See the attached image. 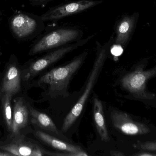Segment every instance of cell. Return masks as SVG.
<instances>
[{
	"instance_id": "obj_1",
	"label": "cell",
	"mask_w": 156,
	"mask_h": 156,
	"mask_svg": "<svg viewBox=\"0 0 156 156\" xmlns=\"http://www.w3.org/2000/svg\"><path fill=\"white\" fill-rule=\"evenodd\" d=\"M114 41V37L113 34L104 45H102L101 44L97 42L96 58L92 70L87 78L85 87L77 102L64 120L62 128V132L63 133H66L70 129L83 111L89 97L101 74L109 50L113 45Z\"/></svg>"
},
{
	"instance_id": "obj_2",
	"label": "cell",
	"mask_w": 156,
	"mask_h": 156,
	"mask_svg": "<svg viewBox=\"0 0 156 156\" xmlns=\"http://www.w3.org/2000/svg\"><path fill=\"white\" fill-rule=\"evenodd\" d=\"M87 54V51H84L68 63L45 73L39 78L38 84L48 85V94L53 98L59 96L67 97L69 96L68 89L70 81L83 65Z\"/></svg>"
},
{
	"instance_id": "obj_3",
	"label": "cell",
	"mask_w": 156,
	"mask_h": 156,
	"mask_svg": "<svg viewBox=\"0 0 156 156\" xmlns=\"http://www.w3.org/2000/svg\"><path fill=\"white\" fill-rule=\"evenodd\" d=\"M83 33L75 27L47 29L36 38L29 51L30 56L59 48L82 39Z\"/></svg>"
},
{
	"instance_id": "obj_4",
	"label": "cell",
	"mask_w": 156,
	"mask_h": 156,
	"mask_svg": "<svg viewBox=\"0 0 156 156\" xmlns=\"http://www.w3.org/2000/svg\"><path fill=\"white\" fill-rule=\"evenodd\" d=\"M148 59L145 58L134 66L132 71L125 75L120 81L121 86L134 98L141 100H152L154 94L147 91V82L156 75V67L146 70Z\"/></svg>"
},
{
	"instance_id": "obj_5",
	"label": "cell",
	"mask_w": 156,
	"mask_h": 156,
	"mask_svg": "<svg viewBox=\"0 0 156 156\" xmlns=\"http://www.w3.org/2000/svg\"><path fill=\"white\" fill-rule=\"evenodd\" d=\"M9 24L12 36L19 41L33 40L45 29L41 16L22 11L15 12L9 18Z\"/></svg>"
},
{
	"instance_id": "obj_6",
	"label": "cell",
	"mask_w": 156,
	"mask_h": 156,
	"mask_svg": "<svg viewBox=\"0 0 156 156\" xmlns=\"http://www.w3.org/2000/svg\"><path fill=\"white\" fill-rule=\"evenodd\" d=\"M94 37V35H92L85 39L66 44L53 49L40 58L31 60L28 63L27 67L22 71L23 79L25 81L33 79L62 59L67 54L86 44Z\"/></svg>"
},
{
	"instance_id": "obj_7",
	"label": "cell",
	"mask_w": 156,
	"mask_h": 156,
	"mask_svg": "<svg viewBox=\"0 0 156 156\" xmlns=\"http://www.w3.org/2000/svg\"><path fill=\"white\" fill-rule=\"evenodd\" d=\"M9 142L0 144V149L13 154L14 156H72L71 152H58L50 151L30 139L23 135L12 136Z\"/></svg>"
},
{
	"instance_id": "obj_8",
	"label": "cell",
	"mask_w": 156,
	"mask_h": 156,
	"mask_svg": "<svg viewBox=\"0 0 156 156\" xmlns=\"http://www.w3.org/2000/svg\"><path fill=\"white\" fill-rule=\"evenodd\" d=\"M103 2V0H78L51 8L41 16L44 22L56 21L87 10Z\"/></svg>"
},
{
	"instance_id": "obj_9",
	"label": "cell",
	"mask_w": 156,
	"mask_h": 156,
	"mask_svg": "<svg viewBox=\"0 0 156 156\" xmlns=\"http://www.w3.org/2000/svg\"><path fill=\"white\" fill-rule=\"evenodd\" d=\"M21 70L16 56L11 55L0 87V96L5 93H11L14 95L20 91L22 78Z\"/></svg>"
},
{
	"instance_id": "obj_10",
	"label": "cell",
	"mask_w": 156,
	"mask_h": 156,
	"mask_svg": "<svg viewBox=\"0 0 156 156\" xmlns=\"http://www.w3.org/2000/svg\"><path fill=\"white\" fill-rule=\"evenodd\" d=\"M113 126L122 133L129 136L143 135L150 132L148 126L133 120L131 117L125 112L113 110L110 114Z\"/></svg>"
},
{
	"instance_id": "obj_11",
	"label": "cell",
	"mask_w": 156,
	"mask_h": 156,
	"mask_svg": "<svg viewBox=\"0 0 156 156\" xmlns=\"http://www.w3.org/2000/svg\"><path fill=\"white\" fill-rule=\"evenodd\" d=\"M139 14L135 12L131 14L122 15L115 23L113 45L125 48L129 43L134 34L138 20Z\"/></svg>"
},
{
	"instance_id": "obj_12",
	"label": "cell",
	"mask_w": 156,
	"mask_h": 156,
	"mask_svg": "<svg viewBox=\"0 0 156 156\" xmlns=\"http://www.w3.org/2000/svg\"><path fill=\"white\" fill-rule=\"evenodd\" d=\"M34 135L39 140L55 149L65 152L77 153L79 156H88V154L79 146L62 141L41 130H36Z\"/></svg>"
},
{
	"instance_id": "obj_13",
	"label": "cell",
	"mask_w": 156,
	"mask_h": 156,
	"mask_svg": "<svg viewBox=\"0 0 156 156\" xmlns=\"http://www.w3.org/2000/svg\"><path fill=\"white\" fill-rule=\"evenodd\" d=\"M29 115L30 111L24 99L18 98L15 100L12 111L11 136L20 134L22 130L28 125Z\"/></svg>"
},
{
	"instance_id": "obj_14",
	"label": "cell",
	"mask_w": 156,
	"mask_h": 156,
	"mask_svg": "<svg viewBox=\"0 0 156 156\" xmlns=\"http://www.w3.org/2000/svg\"><path fill=\"white\" fill-rule=\"evenodd\" d=\"M103 108L102 102L95 94L93 98V116L95 125L101 140L108 142L110 141V137L106 125Z\"/></svg>"
},
{
	"instance_id": "obj_15",
	"label": "cell",
	"mask_w": 156,
	"mask_h": 156,
	"mask_svg": "<svg viewBox=\"0 0 156 156\" xmlns=\"http://www.w3.org/2000/svg\"><path fill=\"white\" fill-rule=\"evenodd\" d=\"M30 115L31 122L32 124L36 125L42 129L51 131L58 136L65 137L57 129L52 119L45 113L40 112L31 107L30 108Z\"/></svg>"
},
{
	"instance_id": "obj_16",
	"label": "cell",
	"mask_w": 156,
	"mask_h": 156,
	"mask_svg": "<svg viewBox=\"0 0 156 156\" xmlns=\"http://www.w3.org/2000/svg\"><path fill=\"white\" fill-rule=\"evenodd\" d=\"M13 95L5 93L0 96L1 98V106L2 115L5 126L8 131L11 133L12 128V112L11 101Z\"/></svg>"
},
{
	"instance_id": "obj_17",
	"label": "cell",
	"mask_w": 156,
	"mask_h": 156,
	"mask_svg": "<svg viewBox=\"0 0 156 156\" xmlns=\"http://www.w3.org/2000/svg\"><path fill=\"white\" fill-rule=\"evenodd\" d=\"M134 147L139 149L150 152H155L156 151V142L154 141L142 142L137 141Z\"/></svg>"
},
{
	"instance_id": "obj_18",
	"label": "cell",
	"mask_w": 156,
	"mask_h": 156,
	"mask_svg": "<svg viewBox=\"0 0 156 156\" xmlns=\"http://www.w3.org/2000/svg\"><path fill=\"white\" fill-rule=\"evenodd\" d=\"M53 0H30V3L32 6H44Z\"/></svg>"
},
{
	"instance_id": "obj_19",
	"label": "cell",
	"mask_w": 156,
	"mask_h": 156,
	"mask_svg": "<svg viewBox=\"0 0 156 156\" xmlns=\"http://www.w3.org/2000/svg\"><path fill=\"white\" fill-rule=\"evenodd\" d=\"M133 156H156V154L154 152H147V151H142L139 153L133 154Z\"/></svg>"
},
{
	"instance_id": "obj_20",
	"label": "cell",
	"mask_w": 156,
	"mask_h": 156,
	"mask_svg": "<svg viewBox=\"0 0 156 156\" xmlns=\"http://www.w3.org/2000/svg\"><path fill=\"white\" fill-rule=\"evenodd\" d=\"M109 153H110V154L111 156H123L125 155V154L123 152H120V151H110Z\"/></svg>"
},
{
	"instance_id": "obj_21",
	"label": "cell",
	"mask_w": 156,
	"mask_h": 156,
	"mask_svg": "<svg viewBox=\"0 0 156 156\" xmlns=\"http://www.w3.org/2000/svg\"><path fill=\"white\" fill-rule=\"evenodd\" d=\"M0 156H14L13 154L9 153V152H7V151H0Z\"/></svg>"
},
{
	"instance_id": "obj_22",
	"label": "cell",
	"mask_w": 156,
	"mask_h": 156,
	"mask_svg": "<svg viewBox=\"0 0 156 156\" xmlns=\"http://www.w3.org/2000/svg\"><path fill=\"white\" fill-rule=\"evenodd\" d=\"M1 46H0V56H1Z\"/></svg>"
}]
</instances>
